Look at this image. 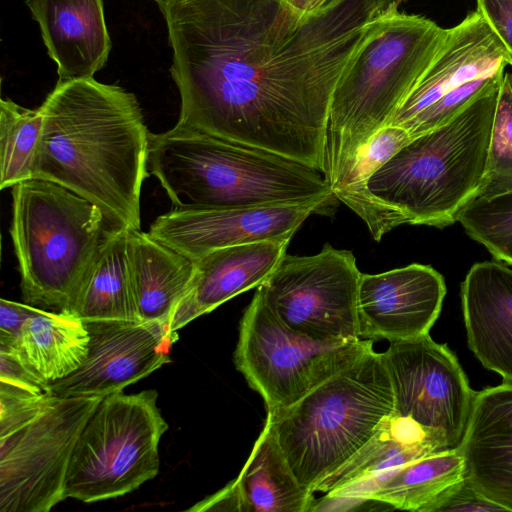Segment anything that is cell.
I'll use <instances>...</instances> for the list:
<instances>
[{
    "label": "cell",
    "mask_w": 512,
    "mask_h": 512,
    "mask_svg": "<svg viewBox=\"0 0 512 512\" xmlns=\"http://www.w3.org/2000/svg\"><path fill=\"white\" fill-rule=\"evenodd\" d=\"M173 52L176 128L264 149L325 175L332 95L404 0H157Z\"/></svg>",
    "instance_id": "cell-1"
},
{
    "label": "cell",
    "mask_w": 512,
    "mask_h": 512,
    "mask_svg": "<svg viewBox=\"0 0 512 512\" xmlns=\"http://www.w3.org/2000/svg\"><path fill=\"white\" fill-rule=\"evenodd\" d=\"M39 108L33 179L87 199L111 230H140L151 132L136 96L93 77L59 79Z\"/></svg>",
    "instance_id": "cell-2"
},
{
    "label": "cell",
    "mask_w": 512,
    "mask_h": 512,
    "mask_svg": "<svg viewBox=\"0 0 512 512\" xmlns=\"http://www.w3.org/2000/svg\"><path fill=\"white\" fill-rule=\"evenodd\" d=\"M148 168L175 208L223 209L338 200L315 168L257 147L180 129L150 133Z\"/></svg>",
    "instance_id": "cell-3"
},
{
    "label": "cell",
    "mask_w": 512,
    "mask_h": 512,
    "mask_svg": "<svg viewBox=\"0 0 512 512\" xmlns=\"http://www.w3.org/2000/svg\"><path fill=\"white\" fill-rule=\"evenodd\" d=\"M448 29L399 10L388 14L345 68L332 95L325 177L330 186L388 125L442 46Z\"/></svg>",
    "instance_id": "cell-4"
},
{
    "label": "cell",
    "mask_w": 512,
    "mask_h": 512,
    "mask_svg": "<svg viewBox=\"0 0 512 512\" xmlns=\"http://www.w3.org/2000/svg\"><path fill=\"white\" fill-rule=\"evenodd\" d=\"M499 88L411 138L369 178L373 197L408 224L444 228L456 222L484 176Z\"/></svg>",
    "instance_id": "cell-5"
},
{
    "label": "cell",
    "mask_w": 512,
    "mask_h": 512,
    "mask_svg": "<svg viewBox=\"0 0 512 512\" xmlns=\"http://www.w3.org/2000/svg\"><path fill=\"white\" fill-rule=\"evenodd\" d=\"M11 188L10 235L22 298L73 313L111 229L99 208L54 182L30 179Z\"/></svg>",
    "instance_id": "cell-6"
},
{
    "label": "cell",
    "mask_w": 512,
    "mask_h": 512,
    "mask_svg": "<svg viewBox=\"0 0 512 512\" xmlns=\"http://www.w3.org/2000/svg\"><path fill=\"white\" fill-rule=\"evenodd\" d=\"M393 413L390 375L382 353L371 349L294 405L266 417L297 480L313 492Z\"/></svg>",
    "instance_id": "cell-7"
},
{
    "label": "cell",
    "mask_w": 512,
    "mask_h": 512,
    "mask_svg": "<svg viewBox=\"0 0 512 512\" xmlns=\"http://www.w3.org/2000/svg\"><path fill=\"white\" fill-rule=\"evenodd\" d=\"M156 390L107 395L84 425L66 477V498L92 503L139 488L159 472L169 426Z\"/></svg>",
    "instance_id": "cell-8"
},
{
    "label": "cell",
    "mask_w": 512,
    "mask_h": 512,
    "mask_svg": "<svg viewBox=\"0 0 512 512\" xmlns=\"http://www.w3.org/2000/svg\"><path fill=\"white\" fill-rule=\"evenodd\" d=\"M371 349L369 339L321 341L292 331L257 289L240 320L234 363L268 412L294 405Z\"/></svg>",
    "instance_id": "cell-9"
},
{
    "label": "cell",
    "mask_w": 512,
    "mask_h": 512,
    "mask_svg": "<svg viewBox=\"0 0 512 512\" xmlns=\"http://www.w3.org/2000/svg\"><path fill=\"white\" fill-rule=\"evenodd\" d=\"M102 398L48 393L26 418L0 433L1 512H48L66 499L75 445Z\"/></svg>",
    "instance_id": "cell-10"
},
{
    "label": "cell",
    "mask_w": 512,
    "mask_h": 512,
    "mask_svg": "<svg viewBox=\"0 0 512 512\" xmlns=\"http://www.w3.org/2000/svg\"><path fill=\"white\" fill-rule=\"evenodd\" d=\"M361 274L350 251L325 244L312 256L285 254L257 289L292 331L321 341L356 339Z\"/></svg>",
    "instance_id": "cell-11"
},
{
    "label": "cell",
    "mask_w": 512,
    "mask_h": 512,
    "mask_svg": "<svg viewBox=\"0 0 512 512\" xmlns=\"http://www.w3.org/2000/svg\"><path fill=\"white\" fill-rule=\"evenodd\" d=\"M382 355L392 383L395 413L440 436L449 449L457 448L476 392L454 353L428 334L391 342Z\"/></svg>",
    "instance_id": "cell-12"
},
{
    "label": "cell",
    "mask_w": 512,
    "mask_h": 512,
    "mask_svg": "<svg viewBox=\"0 0 512 512\" xmlns=\"http://www.w3.org/2000/svg\"><path fill=\"white\" fill-rule=\"evenodd\" d=\"M90 341L82 364L69 375L49 383L58 397L119 393L170 362L178 331L169 324L140 320L85 322Z\"/></svg>",
    "instance_id": "cell-13"
},
{
    "label": "cell",
    "mask_w": 512,
    "mask_h": 512,
    "mask_svg": "<svg viewBox=\"0 0 512 512\" xmlns=\"http://www.w3.org/2000/svg\"><path fill=\"white\" fill-rule=\"evenodd\" d=\"M332 214L320 204L253 208H174L158 216L149 234L193 261L224 247L249 242L291 239L312 214Z\"/></svg>",
    "instance_id": "cell-14"
},
{
    "label": "cell",
    "mask_w": 512,
    "mask_h": 512,
    "mask_svg": "<svg viewBox=\"0 0 512 512\" xmlns=\"http://www.w3.org/2000/svg\"><path fill=\"white\" fill-rule=\"evenodd\" d=\"M446 291L443 276L428 265L361 274L359 337L391 343L428 335L440 315Z\"/></svg>",
    "instance_id": "cell-15"
},
{
    "label": "cell",
    "mask_w": 512,
    "mask_h": 512,
    "mask_svg": "<svg viewBox=\"0 0 512 512\" xmlns=\"http://www.w3.org/2000/svg\"><path fill=\"white\" fill-rule=\"evenodd\" d=\"M509 59L502 41L475 10L459 24L448 28L439 51L389 124L404 128L440 98L468 81L503 72Z\"/></svg>",
    "instance_id": "cell-16"
},
{
    "label": "cell",
    "mask_w": 512,
    "mask_h": 512,
    "mask_svg": "<svg viewBox=\"0 0 512 512\" xmlns=\"http://www.w3.org/2000/svg\"><path fill=\"white\" fill-rule=\"evenodd\" d=\"M458 449L464 476L512 512V382L476 392Z\"/></svg>",
    "instance_id": "cell-17"
},
{
    "label": "cell",
    "mask_w": 512,
    "mask_h": 512,
    "mask_svg": "<svg viewBox=\"0 0 512 512\" xmlns=\"http://www.w3.org/2000/svg\"><path fill=\"white\" fill-rule=\"evenodd\" d=\"M314 503V493L297 480L266 417L238 477L187 511L308 512Z\"/></svg>",
    "instance_id": "cell-18"
},
{
    "label": "cell",
    "mask_w": 512,
    "mask_h": 512,
    "mask_svg": "<svg viewBox=\"0 0 512 512\" xmlns=\"http://www.w3.org/2000/svg\"><path fill=\"white\" fill-rule=\"evenodd\" d=\"M289 238L249 242L214 250L196 262L191 286L169 326L178 331L197 317L260 286L286 254Z\"/></svg>",
    "instance_id": "cell-19"
},
{
    "label": "cell",
    "mask_w": 512,
    "mask_h": 512,
    "mask_svg": "<svg viewBox=\"0 0 512 512\" xmlns=\"http://www.w3.org/2000/svg\"><path fill=\"white\" fill-rule=\"evenodd\" d=\"M468 347L488 370L512 382V269L475 263L461 283Z\"/></svg>",
    "instance_id": "cell-20"
},
{
    "label": "cell",
    "mask_w": 512,
    "mask_h": 512,
    "mask_svg": "<svg viewBox=\"0 0 512 512\" xmlns=\"http://www.w3.org/2000/svg\"><path fill=\"white\" fill-rule=\"evenodd\" d=\"M59 79L89 78L111 50L102 0H26Z\"/></svg>",
    "instance_id": "cell-21"
},
{
    "label": "cell",
    "mask_w": 512,
    "mask_h": 512,
    "mask_svg": "<svg viewBox=\"0 0 512 512\" xmlns=\"http://www.w3.org/2000/svg\"><path fill=\"white\" fill-rule=\"evenodd\" d=\"M127 257L139 319L169 324L191 286L196 262L141 230L128 231Z\"/></svg>",
    "instance_id": "cell-22"
},
{
    "label": "cell",
    "mask_w": 512,
    "mask_h": 512,
    "mask_svg": "<svg viewBox=\"0 0 512 512\" xmlns=\"http://www.w3.org/2000/svg\"><path fill=\"white\" fill-rule=\"evenodd\" d=\"M446 442L410 418H385L372 438L347 462L313 488L325 496L377 479L419 458L448 450Z\"/></svg>",
    "instance_id": "cell-23"
},
{
    "label": "cell",
    "mask_w": 512,
    "mask_h": 512,
    "mask_svg": "<svg viewBox=\"0 0 512 512\" xmlns=\"http://www.w3.org/2000/svg\"><path fill=\"white\" fill-rule=\"evenodd\" d=\"M463 478L464 459L457 447L419 458L382 477L325 497L378 501L397 509L428 512L444 491Z\"/></svg>",
    "instance_id": "cell-24"
},
{
    "label": "cell",
    "mask_w": 512,
    "mask_h": 512,
    "mask_svg": "<svg viewBox=\"0 0 512 512\" xmlns=\"http://www.w3.org/2000/svg\"><path fill=\"white\" fill-rule=\"evenodd\" d=\"M90 336L85 322L72 312L35 307L20 330V357L50 383L75 371L85 360Z\"/></svg>",
    "instance_id": "cell-25"
},
{
    "label": "cell",
    "mask_w": 512,
    "mask_h": 512,
    "mask_svg": "<svg viewBox=\"0 0 512 512\" xmlns=\"http://www.w3.org/2000/svg\"><path fill=\"white\" fill-rule=\"evenodd\" d=\"M411 139L401 127L386 125L358 151L331 185L335 197L355 212L376 241L393 228L406 224L398 211L377 201L367 188L371 175Z\"/></svg>",
    "instance_id": "cell-26"
},
{
    "label": "cell",
    "mask_w": 512,
    "mask_h": 512,
    "mask_svg": "<svg viewBox=\"0 0 512 512\" xmlns=\"http://www.w3.org/2000/svg\"><path fill=\"white\" fill-rule=\"evenodd\" d=\"M127 242L128 230H111L102 244L73 311L84 322L140 320L131 286Z\"/></svg>",
    "instance_id": "cell-27"
},
{
    "label": "cell",
    "mask_w": 512,
    "mask_h": 512,
    "mask_svg": "<svg viewBox=\"0 0 512 512\" xmlns=\"http://www.w3.org/2000/svg\"><path fill=\"white\" fill-rule=\"evenodd\" d=\"M40 108L28 109L11 99L0 101V188L33 179L41 137Z\"/></svg>",
    "instance_id": "cell-28"
},
{
    "label": "cell",
    "mask_w": 512,
    "mask_h": 512,
    "mask_svg": "<svg viewBox=\"0 0 512 512\" xmlns=\"http://www.w3.org/2000/svg\"><path fill=\"white\" fill-rule=\"evenodd\" d=\"M456 221L496 260L512 265V191L474 198L459 211Z\"/></svg>",
    "instance_id": "cell-29"
},
{
    "label": "cell",
    "mask_w": 512,
    "mask_h": 512,
    "mask_svg": "<svg viewBox=\"0 0 512 512\" xmlns=\"http://www.w3.org/2000/svg\"><path fill=\"white\" fill-rule=\"evenodd\" d=\"M512 191V74L499 88L484 176L475 198H492Z\"/></svg>",
    "instance_id": "cell-30"
},
{
    "label": "cell",
    "mask_w": 512,
    "mask_h": 512,
    "mask_svg": "<svg viewBox=\"0 0 512 512\" xmlns=\"http://www.w3.org/2000/svg\"><path fill=\"white\" fill-rule=\"evenodd\" d=\"M452 511L491 512L506 511V509L485 497L464 476L462 480L444 491L428 510V512Z\"/></svg>",
    "instance_id": "cell-31"
},
{
    "label": "cell",
    "mask_w": 512,
    "mask_h": 512,
    "mask_svg": "<svg viewBox=\"0 0 512 512\" xmlns=\"http://www.w3.org/2000/svg\"><path fill=\"white\" fill-rule=\"evenodd\" d=\"M0 381L35 393H50L49 383L11 348H0Z\"/></svg>",
    "instance_id": "cell-32"
},
{
    "label": "cell",
    "mask_w": 512,
    "mask_h": 512,
    "mask_svg": "<svg viewBox=\"0 0 512 512\" xmlns=\"http://www.w3.org/2000/svg\"><path fill=\"white\" fill-rule=\"evenodd\" d=\"M476 10L502 41L512 59V0H477Z\"/></svg>",
    "instance_id": "cell-33"
},
{
    "label": "cell",
    "mask_w": 512,
    "mask_h": 512,
    "mask_svg": "<svg viewBox=\"0 0 512 512\" xmlns=\"http://www.w3.org/2000/svg\"><path fill=\"white\" fill-rule=\"evenodd\" d=\"M35 306L0 300V347L16 348L20 330Z\"/></svg>",
    "instance_id": "cell-34"
},
{
    "label": "cell",
    "mask_w": 512,
    "mask_h": 512,
    "mask_svg": "<svg viewBox=\"0 0 512 512\" xmlns=\"http://www.w3.org/2000/svg\"><path fill=\"white\" fill-rule=\"evenodd\" d=\"M296 10L303 12V13H310L321 6H323L325 3H327L329 0H287Z\"/></svg>",
    "instance_id": "cell-35"
},
{
    "label": "cell",
    "mask_w": 512,
    "mask_h": 512,
    "mask_svg": "<svg viewBox=\"0 0 512 512\" xmlns=\"http://www.w3.org/2000/svg\"><path fill=\"white\" fill-rule=\"evenodd\" d=\"M509 65L512 66V59H509Z\"/></svg>",
    "instance_id": "cell-36"
},
{
    "label": "cell",
    "mask_w": 512,
    "mask_h": 512,
    "mask_svg": "<svg viewBox=\"0 0 512 512\" xmlns=\"http://www.w3.org/2000/svg\"><path fill=\"white\" fill-rule=\"evenodd\" d=\"M157 1V0H156Z\"/></svg>",
    "instance_id": "cell-37"
}]
</instances>
